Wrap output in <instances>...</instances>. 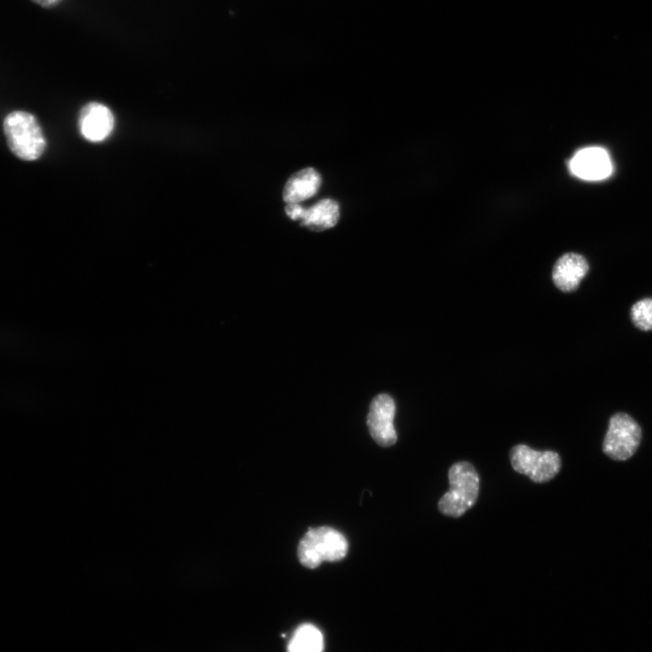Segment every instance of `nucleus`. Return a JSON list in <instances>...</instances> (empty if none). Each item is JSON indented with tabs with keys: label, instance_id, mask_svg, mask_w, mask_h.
<instances>
[{
	"label": "nucleus",
	"instance_id": "6",
	"mask_svg": "<svg viewBox=\"0 0 652 652\" xmlns=\"http://www.w3.org/2000/svg\"><path fill=\"white\" fill-rule=\"evenodd\" d=\"M395 412V402L388 394L376 396L370 403L367 425L372 438L381 446H390L397 441L393 425Z\"/></svg>",
	"mask_w": 652,
	"mask_h": 652
},
{
	"label": "nucleus",
	"instance_id": "2",
	"mask_svg": "<svg viewBox=\"0 0 652 652\" xmlns=\"http://www.w3.org/2000/svg\"><path fill=\"white\" fill-rule=\"evenodd\" d=\"M4 132L12 152L21 159L34 160L45 149V139L36 119L25 111H13L4 120Z\"/></svg>",
	"mask_w": 652,
	"mask_h": 652
},
{
	"label": "nucleus",
	"instance_id": "1",
	"mask_svg": "<svg viewBox=\"0 0 652 652\" xmlns=\"http://www.w3.org/2000/svg\"><path fill=\"white\" fill-rule=\"evenodd\" d=\"M449 490L440 498L438 509L450 517H460L475 503L479 476L469 462L455 463L448 470Z\"/></svg>",
	"mask_w": 652,
	"mask_h": 652
},
{
	"label": "nucleus",
	"instance_id": "4",
	"mask_svg": "<svg viewBox=\"0 0 652 652\" xmlns=\"http://www.w3.org/2000/svg\"><path fill=\"white\" fill-rule=\"evenodd\" d=\"M513 468L535 483L551 480L560 471L561 461L554 451H536L526 445L514 446L510 451Z\"/></svg>",
	"mask_w": 652,
	"mask_h": 652
},
{
	"label": "nucleus",
	"instance_id": "5",
	"mask_svg": "<svg viewBox=\"0 0 652 652\" xmlns=\"http://www.w3.org/2000/svg\"><path fill=\"white\" fill-rule=\"evenodd\" d=\"M641 441L639 425L626 413H617L609 420L603 451L610 458L627 460L637 451Z\"/></svg>",
	"mask_w": 652,
	"mask_h": 652
},
{
	"label": "nucleus",
	"instance_id": "11",
	"mask_svg": "<svg viewBox=\"0 0 652 652\" xmlns=\"http://www.w3.org/2000/svg\"><path fill=\"white\" fill-rule=\"evenodd\" d=\"M339 218V204L331 198H324L309 208H303L299 220L302 226L321 232L333 227Z\"/></svg>",
	"mask_w": 652,
	"mask_h": 652
},
{
	"label": "nucleus",
	"instance_id": "3",
	"mask_svg": "<svg viewBox=\"0 0 652 652\" xmlns=\"http://www.w3.org/2000/svg\"><path fill=\"white\" fill-rule=\"evenodd\" d=\"M348 548V542L342 533L333 528L322 526L307 531L299 542L297 554L303 566L314 569L322 561L343 559Z\"/></svg>",
	"mask_w": 652,
	"mask_h": 652
},
{
	"label": "nucleus",
	"instance_id": "7",
	"mask_svg": "<svg viewBox=\"0 0 652 652\" xmlns=\"http://www.w3.org/2000/svg\"><path fill=\"white\" fill-rule=\"evenodd\" d=\"M114 117L104 104L90 102L81 110L79 129L82 136L91 142L106 139L114 129Z\"/></svg>",
	"mask_w": 652,
	"mask_h": 652
},
{
	"label": "nucleus",
	"instance_id": "9",
	"mask_svg": "<svg viewBox=\"0 0 652 652\" xmlns=\"http://www.w3.org/2000/svg\"><path fill=\"white\" fill-rule=\"evenodd\" d=\"M589 271L587 260L576 253H568L558 259L553 266L552 280L562 292H572Z\"/></svg>",
	"mask_w": 652,
	"mask_h": 652
},
{
	"label": "nucleus",
	"instance_id": "13",
	"mask_svg": "<svg viewBox=\"0 0 652 652\" xmlns=\"http://www.w3.org/2000/svg\"><path fill=\"white\" fill-rule=\"evenodd\" d=\"M635 326L642 331L652 330V298L642 299L633 304L630 312Z\"/></svg>",
	"mask_w": 652,
	"mask_h": 652
},
{
	"label": "nucleus",
	"instance_id": "8",
	"mask_svg": "<svg viewBox=\"0 0 652 652\" xmlns=\"http://www.w3.org/2000/svg\"><path fill=\"white\" fill-rule=\"evenodd\" d=\"M571 172L586 180H600L611 173L608 153L601 148L591 147L580 150L570 162Z\"/></svg>",
	"mask_w": 652,
	"mask_h": 652
},
{
	"label": "nucleus",
	"instance_id": "14",
	"mask_svg": "<svg viewBox=\"0 0 652 652\" xmlns=\"http://www.w3.org/2000/svg\"><path fill=\"white\" fill-rule=\"evenodd\" d=\"M34 3L43 8H52L59 5L62 0H32Z\"/></svg>",
	"mask_w": 652,
	"mask_h": 652
},
{
	"label": "nucleus",
	"instance_id": "12",
	"mask_svg": "<svg viewBox=\"0 0 652 652\" xmlns=\"http://www.w3.org/2000/svg\"><path fill=\"white\" fill-rule=\"evenodd\" d=\"M324 639L321 630L312 624L303 623L293 632L287 652H323Z\"/></svg>",
	"mask_w": 652,
	"mask_h": 652
},
{
	"label": "nucleus",
	"instance_id": "10",
	"mask_svg": "<svg viewBox=\"0 0 652 652\" xmlns=\"http://www.w3.org/2000/svg\"><path fill=\"white\" fill-rule=\"evenodd\" d=\"M321 183L320 174L313 168H304L293 173L286 181L283 198L284 202L300 203L313 197Z\"/></svg>",
	"mask_w": 652,
	"mask_h": 652
}]
</instances>
